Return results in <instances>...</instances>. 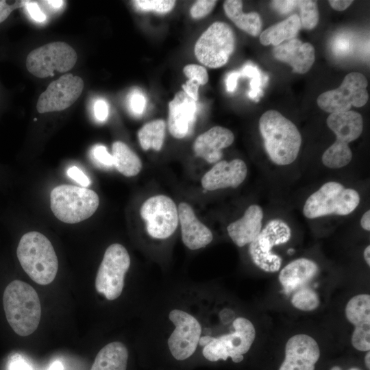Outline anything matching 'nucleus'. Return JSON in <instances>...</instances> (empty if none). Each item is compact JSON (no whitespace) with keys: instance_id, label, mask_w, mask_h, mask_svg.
Wrapping results in <instances>:
<instances>
[{"instance_id":"obj_1","label":"nucleus","mask_w":370,"mask_h":370,"mask_svg":"<svg viewBox=\"0 0 370 370\" xmlns=\"http://www.w3.org/2000/svg\"><path fill=\"white\" fill-rule=\"evenodd\" d=\"M259 130L266 152L274 164L284 166L296 160L301 136L292 121L278 111L270 110L260 116Z\"/></svg>"},{"instance_id":"obj_2","label":"nucleus","mask_w":370,"mask_h":370,"mask_svg":"<svg viewBox=\"0 0 370 370\" xmlns=\"http://www.w3.org/2000/svg\"><path fill=\"white\" fill-rule=\"evenodd\" d=\"M3 306L8 323L21 336L32 334L41 318V305L36 290L29 284L15 280L3 294Z\"/></svg>"},{"instance_id":"obj_3","label":"nucleus","mask_w":370,"mask_h":370,"mask_svg":"<svg viewBox=\"0 0 370 370\" xmlns=\"http://www.w3.org/2000/svg\"><path fill=\"white\" fill-rule=\"evenodd\" d=\"M16 255L23 269L34 282L47 285L54 280L58 270V257L44 234L36 231L23 234Z\"/></svg>"},{"instance_id":"obj_4","label":"nucleus","mask_w":370,"mask_h":370,"mask_svg":"<svg viewBox=\"0 0 370 370\" xmlns=\"http://www.w3.org/2000/svg\"><path fill=\"white\" fill-rule=\"evenodd\" d=\"M326 123L335 134L336 141L323 153L322 162L330 169L342 168L352 159V152L348 144L362 134V117L358 112L351 110L331 113Z\"/></svg>"},{"instance_id":"obj_5","label":"nucleus","mask_w":370,"mask_h":370,"mask_svg":"<svg viewBox=\"0 0 370 370\" xmlns=\"http://www.w3.org/2000/svg\"><path fill=\"white\" fill-rule=\"evenodd\" d=\"M99 204L92 190L73 185H60L51 192L50 206L57 219L66 223H77L90 217Z\"/></svg>"},{"instance_id":"obj_6","label":"nucleus","mask_w":370,"mask_h":370,"mask_svg":"<svg viewBox=\"0 0 370 370\" xmlns=\"http://www.w3.org/2000/svg\"><path fill=\"white\" fill-rule=\"evenodd\" d=\"M360 201L356 190L345 188L336 182H328L306 199L303 214L308 219L329 214L345 216L358 207Z\"/></svg>"},{"instance_id":"obj_7","label":"nucleus","mask_w":370,"mask_h":370,"mask_svg":"<svg viewBox=\"0 0 370 370\" xmlns=\"http://www.w3.org/2000/svg\"><path fill=\"white\" fill-rule=\"evenodd\" d=\"M234 331L218 337L211 336L202 351L203 356L211 362L226 360L231 358L234 362H241L251 347L256 338L253 323L245 317L236 318L233 323Z\"/></svg>"},{"instance_id":"obj_8","label":"nucleus","mask_w":370,"mask_h":370,"mask_svg":"<svg viewBox=\"0 0 370 370\" xmlns=\"http://www.w3.org/2000/svg\"><path fill=\"white\" fill-rule=\"evenodd\" d=\"M232 29L225 23L215 22L197 40L194 52L197 60L209 68L225 65L235 49Z\"/></svg>"},{"instance_id":"obj_9","label":"nucleus","mask_w":370,"mask_h":370,"mask_svg":"<svg viewBox=\"0 0 370 370\" xmlns=\"http://www.w3.org/2000/svg\"><path fill=\"white\" fill-rule=\"evenodd\" d=\"M291 238V230L283 220L269 221L249 246V254L253 262L265 272L280 270L282 258L272 252L274 246L287 243Z\"/></svg>"},{"instance_id":"obj_10","label":"nucleus","mask_w":370,"mask_h":370,"mask_svg":"<svg viewBox=\"0 0 370 370\" xmlns=\"http://www.w3.org/2000/svg\"><path fill=\"white\" fill-rule=\"evenodd\" d=\"M130 266V257L124 246L110 245L106 250L99 267L95 288L107 299H116L122 293L125 275Z\"/></svg>"},{"instance_id":"obj_11","label":"nucleus","mask_w":370,"mask_h":370,"mask_svg":"<svg viewBox=\"0 0 370 370\" xmlns=\"http://www.w3.org/2000/svg\"><path fill=\"white\" fill-rule=\"evenodd\" d=\"M75 51L64 42H52L32 51L26 58V67L33 75L45 78L54 75V71L65 73L75 64Z\"/></svg>"},{"instance_id":"obj_12","label":"nucleus","mask_w":370,"mask_h":370,"mask_svg":"<svg viewBox=\"0 0 370 370\" xmlns=\"http://www.w3.org/2000/svg\"><path fill=\"white\" fill-rule=\"evenodd\" d=\"M367 84L363 74L348 73L338 88L324 92L318 97L317 105L330 114L349 111L352 106L362 107L369 99Z\"/></svg>"},{"instance_id":"obj_13","label":"nucleus","mask_w":370,"mask_h":370,"mask_svg":"<svg viewBox=\"0 0 370 370\" xmlns=\"http://www.w3.org/2000/svg\"><path fill=\"white\" fill-rule=\"evenodd\" d=\"M140 214L146 223L149 236L165 239L175 231L178 223V211L174 201L163 195L148 198L142 204Z\"/></svg>"},{"instance_id":"obj_14","label":"nucleus","mask_w":370,"mask_h":370,"mask_svg":"<svg viewBox=\"0 0 370 370\" xmlns=\"http://www.w3.org/2000/svg\"><path fill=\"white\" fill-rule=\"evenodd\" d=\"M169 319L175 329L168 338L171 355L177 360L190 357L195 352L201 335V326L190 313L175 308L170 311Z\"/></svg>"},{"instance_id":"obj_15","label":"nucleus","mask_w":370,"mask_h":370,"mask_svg":"<svg viewBox=\"0 0 370 370\" xmlns=\"http://www.w3.org/2000/svg\"><path fill=\"white\" fill-rule=\"evenodd\" d=\"M84 82L79 76L66 73L50 83L40 95L36 108L38 112L61 111L73 105L79 97Z\"/></svg>"},{"instance_id":"obj_16","label":"nucleus","mask_w":370,"mask_h":370,"mask_svg":"<svg viewBox=\"0 0 370 370\" xmlns=\"http://www.w3.org/2000/svg\"><path fill=\"white\" fill-rule=\"evenodd\" d=\"M320 356L317 341L309 335L291 337L285 346V358L279 370H314Z\"/></svg>"},{"instance_id":"obj_17","label":"nucleus","mask_w":370,"mask_h":370,"mask_svg":"<svg viewBox=\"0 0 370 370\" xmlns=\"http://www.w3.org/2000/svg\"><path fill=\"white\" fill-rule=\"evenodd\" d=\"M347 320L355 326L351 341L358 351L370 349V295L359 294L352 297L345 309Z\"/></svg>"},{"instance_id":"obj_18","label":"nucleus","mask_w":370,"mask_h":370,"mask_svg":"<svg viewBox=\"0 0 370 370\" xmlns=\"http://www.w3.org/2000/svg\"><path fill=\"white\" fill-rule=\"evenodd\" d=\"M247 173V165L241 159L220 161L205 173L201 186L207 190L236 188L243 182Z\"/></svg>"},{"instance_id":"obj_19","label":"nucleus","mask_w":370,"mask_h":370,"mask_svg":"<svg viewBox=\"0 0 370 370\" xmlns=\"http://www.w3.org/2000/svg\"><path fill=\"white\" fill-rule=\"evenodd\" d=\"M197 112V102L183 90L177 92L169 103L168 127L176 138L185 137L192 128Z\"/></svg>"},{"instance_id":"obj_20","label":"nucleus","mask_w":370,"mask_h":370,"mask_svg":"<svg viewBox=\"0 0 370 370\" xmlns=\"http://www.w3.org/2000/svg\"><path fill=\"white\" fill-rule=\"evenodd\" d=\"M177 211L182 239L185 246L191 250H196L207 246L212 242L213 239L212 232L197 219L188 204L180 203Z\"/></svg>"},{"instance_id":"obj_21","label":"nucleus","mask_w":370,"mask_h":370,"mask_svg":"<svg viewBox=\"0 0 370 370\" xmlns=\"http://www.w3.org/2000/svg\"><path fill=\"white\" fill-rule=\"evenodd\" d=\"M234 140V136L231 130L215 126L197 137L193 151L197 156L209 163L218 162L222 157V149L230 146Z\"/></svg>"},{"instance_id":"obj_22","label":"nucleus","mask_w":370,"mask_h":370,"mask_svg":"<svg viewBox=\"0 0 370 370\" xmlns=\"http://www.w3.org/2000/svg\"><path fill=\"white\" fill-rule=\"evenodd\" d=\"M273 53L277 60L292 66L293 72L301 74L310 70L315 59L313 46L297 38L275 47Z\"/></svg>"},{"instance_id":"obj_23","label":"nucleus","mask_w":370,"mask_h":370,"mask_svg":"<svg viewBox=\"0 0 370 370\" xmlns=\"http://www.w3.org/2000/svg\"><path fill=\"white\" fill-rule=\"evenodd\" d=\"M262 208L256 204L249 206L241 219L227 226L229 236L238 247L251 243L262 229Z\"/></svg>"},{"instance_id":"obj_24","label":"nucleus","mask_w":370,"mask_h":370,"mask_svg":"<svg viewBox=\"0 0 370 370\" xmlns=\"http://www.w3.org/2000/svg\"><path fill=\"white\" fill-rule=\"evenodd\" d=\"M317 264L308 258L296 259L286 265L280 272L279 281L286 293L306 286L318 273Z\"/></svg>"},{"instance_id":"obj_25","label":"nucleus","mask_w":370,"mask_h":370,"mask_svg":"<svg viewBox=\"0 0 370 370\" xmlns=\"http://www.w3.org/2000/svg\"><path fill=\"white\" fill-rule=\"evenodd\" d=\"M128 357V350L123 343L111 342L97 353L90 370H126Z\"/></svg>"},{"instance_id":"obj_26","label":"nucleus","mask_w":370,"mask_h":370,"mask_svg":"<svg viewBox=\"0 0 370 370\" xmlns=\"http://www.w3.org/2000/svg\"><path fill=\"white\" fill-rule=\"evenodd\" d=\"M243 3L238 0H227L223 3V9L227 16L241 29L252 36H259L262 22L256 12L244 13Z\"/></svg>"},{"instance_id":"obj_27","label":"nucleus","mask_w":370,"mask_h":370,"mask_svg":"<svg viewBox=\"0 0 370 370\" xmlns=\"http://www.w3.org/2000/svg\"><path fill=\"white\" fill-rule=\"evenodd\" d=\"M301 27L299 16L292 14L263 31L260 35V42L265 46L271 44L276 47L284 40L295 38Z\"/></svg>"},{"instance_id":"obj_28","label":"nucleus","mask_w":370,"mask_h":370,"mask_svg":"<svg viewBox=\"0 0 370 370\" xmlns=\"http://www.w3.org/2000/svg\"><path fill=\"white\" fill-rule=\"evenodd\" d=\"M113 166L126 177L138 174L142 162L138 156L124 143L116 141L112 145Z\"/></svg>"},{"instance_id":"obj_29","label":"nucleus","mask_w":370,"mask_h":370,"mask_svg":"<svg viewBox=\"0 0 370 370\" xmlns=\"http://www.w3.org/2000/svg\"><path fill=\"white\" fill-rule=\"evenodd\" d=\"M166 124L162 119H157L144 125L138 132V138L144 150L152 148L160 151L165 136Z\"/></svg>"},{"instance_id":"obj_30","label":"nucleus","mask_w":370,"mask_h":370,"mask_svg":"<svg viewBox=\"0 0 370 370\" xmlns=\"http://www.w3.org/2000/svg\"><path fill=\"white\" fill-rule=\"evenodd\" d=\"M240 75L250 77V90L248 95L250 98L257 101L262 95V87L266 84L268 77L263 75L259 69L252 63H246L241 71Z\"/></svg>"},{"instance_id":"obj_31","label":"nucleus","mask_w":370,"mask_h":370,"mask_svg":"<svg viewBox=\"0 0 370 370\" xmlns=\"http://www.w3.org/2000/svg\"><path fill=\"white\" fill-rule=\"evenodd\" d=\"M292 305L302 311H312L319 305L317 293L307 286H304L295 291L291 297Z\"/></svg>"},{"instance_id":"obj_32","label":"nucleus","mask_w":370,"mask_h":370,"mask_svg":"<svg viewBox=\"0 0 370 370\" xmlns=\"http://www.w3.org/2000/svg\"><path fill=\"white\" fill-rule=\"evenodd\" d=\"M301 26L306 29H312L319 22V12L317 2L310 0L298 1Z\"/></svg>"},{"instance_id":"obj_33","label":"nucleus","mask_w":370,"mask_h":370,"mask_svg":"<svg viewBox=\"0 0 370 370\" xmlns=\"http://www.w3.org/2000/svg\"><path fill=\"white\" fill-rule=\"evenodd\" d=\"M137 10L153 11L160 14L170 12L175 5L173 0H136L133 1Z\"/></svg>"},{"instance_id":"obj_34","label":"nucleus","mask_w":370,"mask_h":370,"mask_svg":"<svg viewBox=\"0 0 370 370\" xmlns=\"http://www.w3.org/2000/svg\"><path fill=\"white\" fill-rule=\"evenodd\" d=\"M183 72L188 78L187 82L198 87L205 85L208 81V72L202 66L194 64H188L184 67Z\"/></svg>"},{"instance_id":"obj_35","label":"nucleus","mask_w":370,"mask_h":370,"mask_svg":"<svg viewBox=\"0 0 370 370\" xmlns=\"http://www.w3.org/2000/svg\"><path fill=\"white\" fill-rule=\"evenodd\" d=\"M217 1L212 0H199L195 2L190 10V14L193 18H201L209 13L214 9Z\"/></svg>"},{"instance_id":"obj_36","label":"nucleus","mask_w":370,"mask_h":370,"mask_svg":"<svg viewBox=\"0 0 370 370\" xmlns=\"http://www.w3.org/2000/svg\"><path fill=\"white\" fill-rule=\"evenodd\" d=\"M146 103V97L140 91L134 90L131 93L129 97V106L133 114L140 115L145 108Z\"/></svg>"},{"instance_id":"obj_37","label":"nucleus","mask_w":370,"mask_h":370,"mask_svg":"<svg viewBox=\"0 0 370 370\" xmlns=\"http://www.w3.org/2000/svg\"><path fill=\"white\" fill-rule=\"evenodd\" d=\"M93 159L99 164L104 166H113L112 155L108 152L106 147L101 145H95L92 149Z\"/></svg>"},{"instance_id":"obj_38","label":"nucleus","mask_w":370,"mask_h":370,"mask_svg":"<svg viewBox=\"0 0 370 370\" xmlns=\"http://www.w3.org/2000/svg\"><path fill=\"white\" fill-rule=\"evenodd\" d=\"M25 1H16L10 4L6 1H0V23L5 21L10 14L16 9L24 6Z\"/></svg>"},{"instance_id":"obj_39","label":"nucleus","mask_w":370,"mask_h":370,"mask_svg":"<svg viewBox=\"0 0 370 370\" xmlns=\"http://www.w3.org/2000/svg\"><path fill=\"white\" fill-rule=\"evenodd\" d=\"M67 175L70 178L84 188L89 186L90 184L88 177L80 169L75 166L69 168L67 170Z\"/></svg>"},{"instance_id":"obj_40","label":"nucleus","mask_w":370,"mask_h":370,"mask_svg":"<svg viewBox=\"0 0 370 370\" xmlns=\"http://www.w3.org/2000/svg\"><path fill=\"white\" fill-rule=\"evenodd\" d=\"M298 1H273L271 5L274 9L281 14H288L297 5Z\"/></svg>"},{"instance_id":"obj_41","label":"nucleus","mask_w":370,"mask_h":370,"mask_svg":"<svg viewBox=\"0 0 370 370\" xmlns=\"http://www.w3.org/2000/svg\"><path fill=\"white\" fill-rule=\"evenodd\" d=\"M94 114L99 121H104L108 116V105L103 99L97 100L94 105Z\"/></svg>"},{"instance_id":"obj_42","label":"nucleus","mask_w":370,"mask_h":370,"mask_svg":"<svg viewBox=\"0 0 370 370\" xmlns=\"http://www.w3.org/2000/svg\"><path fill=\"white\" fill-rule=\"evenodd\" d=\"M25 5L26 6V8L32 19L37 22H42L45 21L46 16L40 10L36 3L25 1Z\"/></svg>"},{"instance_id":"obj_43","label":"nucleus","mask_w":370,"mask_h":370,"mask_svg":"<svg viewBox=\"0 0 370 370\" xmlns=\"http://www.w3.org/2000/svg\"><path fill=\"white\" fill-rule=\"evenodd\" d=\"M350 42L345 38H338L334 42L333 51L338 55H345L350 51Z\"/></svg>"},{"instance_id":"obj_44","label":"nucleus","mask_w":370,"mask_h":370,"mask_svg":"<svg viewBox=\"0 0 370 370\" xmlns=\"http://www.w3.org/2000/svg\"><path fill=\"white\" fill-rule=\"evenodd\" d=\"M241 77L239 72L232 71L227 74L225 79L226 89L228 92H233L236 88L238 79Z\"/></svg>"},{"instance_id":"obj_45","label":"nucleus","mask_w":370,"mask_h":370,"mask_svg":"<svg viewBox=\"0 0 370 370\" xmlns=\"http://www.w3.org/2000/svg\"><path fill=\"white\" fill-rule=\"evenodd\" d=\"M353 1L347 0H330L329 4L330 6L336 11H343L347 9L352 3Z\"/></svg>"},{"instance_id":"obj_46","label":"nucleus","mask_w":370,"mask_h":370,"mask_svg":"<svg viewBox=\"0 0 370 370\" xmlns=\"http://www.w3.org/2000/svg\"><path fill=\"white\" fill-rule=\"evenodd\" d=\"M360 225L366 231L370 230V211H366L361 217Z\"/></svg>"},{"instance_id":"obj_47","label":"nucleus","mask_w":370,"mask_h":370,"mask_svg":"<svg viewBox=\"0 0 370 370\" xmlns=\"http://www.w3.org/2000/svg\"><path fill=\"white\" fill-rule=\"evenodd\" d=\"M46 2L55 9L61 8L64 3V1L59 0L47 1Z\"/></svg>"},{"instance_id":"obj_48","label":"nucleus","mask_w":370,"mask_h":370,"mask_svg":"<svg viewBox=\"0 0 370 370\" xmlns=\"http://www.w3.org/2000/svg\"><path fill=\"white\" fill-rule=\"evenodd\" d=\"M364 259L368 266H370V246L368 245L363 252Z\"/></svg>"},{"instance_id":"obj_49","label":"nucleus","mask_w":370,"mask_h":370,"mask_svg":"<svg viewBox=\"0 0 370 370\" xmlns=\"http://www.w3.org/2000/svg\"><path fill=\"white\" fill-rule=\"evenodd\" d=\"M49 370H63V367L59 361H56L51 365Z\"/></svg>"},{"instance_id":"obj_50","label":"nucleus","mask_w":370,"mask_h":370,"mask_svg":"<svg viewBox=\"0 0 370 370\" xmlns=\"http://www.w3.org/2000/svg\"><path fill=\"white\" fill-rule=\"evenodd\" d=\"M11 370H29L27 366L22 363H17L12 367Z\"/></svg>"},{"instance_id":"obj_51","label":"nucleus","mask_w":370,"mask_h":370,"mask_svg":"<svg viewBox=\"0 0 370 370\" xmlns=\"http://www.w3.org/2000/svg\"><path fill=\"white\" fill-rule=\"evenodd\" d=\"M365 366L368 370L370 369V352L368 351L365 358Z\"/></svg>"},{"instance_id":"obj_52","label":"nucleus","mask_w":370,"mask_h":370,"mask_svg":"<svg viewBox=\"0 0 370 370\" xmlns=\"http://www.w3.org/2000/svg\"><path fill=\"white\" fill-rule=\"evenodd\" d=\"M332 370H341L338 367H334L332 369ZM349 370H360L358 368H352Z\"/></svg>"}]
</instances>
